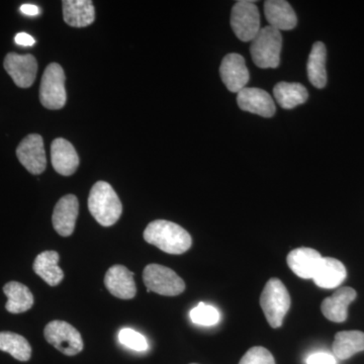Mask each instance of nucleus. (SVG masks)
Wrapping results in <instances>:
<instances>
[{
	"label": "nucleus",
	"instance_id": "nucleus-5",
	"mask_svg": "<svg viewBox=\"0 0 364 364\" xmlns=\"http://www.w3.org/2000/svg\"><path fill=\"white\" fill-rule=\"evenodd\" d=\"M143 280L148 293L153 291L161 296H176L186 289L183 279L176 272L155 263L145 267Z\"/></svg>",
	"mask_w": 364,
	"mask_h": 364
},
{
	"label": "nucleus",
	"instance_id": "nucleus-28",
	"mask_svg": "<svg viewBox=\"0 0 364 364\" xmlns=\"http://www.w3.org/2000/svg\"><path fill=\"white\" fill-rule=\"evenodd\" d=\"M119 341L132 350L143 352L148 349V342L145 337L131 328H124L119 332Z\"/></svg>",
	"mask_w": 364,
	"mask_h": 364
},
{
	"label": "nucleus",
	"instance_id": "nucleus-4",
	"mask_svg": "<svg viewBox=\"0 0 364 364\" xmlns=\"http://www.w3.org/2000/svg\"><path fill=\"white\" fill-rule=\"evenodd\" d=\"M282 37L272 26L261 28L251 42L250 52L254 64L261 69L277 68L280 63Z\"/></svg>",
	"mask_w": 364,
	"mask_h": 364
},
{
	"label": "nucleus",
	"instance_id": "nucleus-7",
	"mask_svg": "<svg viewBox=\"0 0 364 364\" xmlns=\"http://www.w3.org/2000/svg\"><path fill=\"white\" fill-rule=\"evenodd\" d=\"M231 26L235 35L243 42H252L260 32V14L255 1L240 0L232 9Z\"/></svg>",
	"mask_w": 364,
	"mask_h": 364
},
{
	"label": "nucleus",
	"instance_id": "nucleus-8",
	"mask_svg": "<svg viewBox=\"0 0 364 364\" xmlns=\"http://www.w3.org/2000/svg\"><path fill=\"white\" fill-rule=\"evenodd\" d=\"M45 338L55 348L67 356H74L83 349L80 333L65 321L55 320L46 326Z\"/></svg>",
	"mask_w": 364,
	"mask_h": 364
},
{
	"label": "nucleus",
	"instance_id": "nucleus-11",
	"mask_svg": "<svg viewBox=\"0 0 364 364\" xmlns=\"http://www.w3.org/2000/svg\"><path fill=\"white\" fill-rule=\"evenodd\" d=\"M220 74L228 90L234 93H238L245 88L250 78L245 59L237 53H231L224 57L220 67Z\"/></svg>",
	"mask_w": 364,
	"mask_h": 364
},
{
	"label": "nucleus",
	"instance_id": "nucleus-15",
	"mask_svg": "<svg viewBox=\"0 0 364 364\" xmlns=\"http://www.w3.org/2000/svg\"><path fill=\"white\" fill-rule=\"evenodd\" d=\"M323 257L317 250L301 247L294 249L287 255V265L291 272L304 279H313Z\"/></svg>",
	"mask_w": 364,
	"mask_h": 364
},
{
	"label": "nucleus",
	"instance_id": "nucleus-6",
	"mask_svg": "<svg viewBox=\"0 0 364 364\" xmlns=\"http://www.w3.org/2000/svg\"><path fill=\"white\" fill-rule=\"evenodd\" d=\"M65 73L57 63L45 69L40 87V102L48 109H61L66 105Z\"/></svg>",
	"mask_w": 364,
	"mask_h": 364
},
{
	"label": "nucleus",
	"instance_id": "nucleus-31",
	"mask_svg": "<svg viewBox=\"0 0 364 364\" xmlns=\"http://www.w3.org/2000/svg\"><path fill=\"white\" fill-rule=\"evenodd\" d=\"M14 41H16V44L20 46H33L36 43L32 36L26 33H18L14 38Z\"/></svg>",
	"mask_w": 364,
	"mask_h": 364
},
{
	"label": "nucleus",
	"instance_id": "nucleus-13",
	"mask_svg": "<svg viewBox=\"0 0 364 364\" xmlns=\"http://www.w3.org/2000/svg\"><path fill=\"white\" fill-rule=\"evenodd\" d=\"M79 213L77 198L67 195L60 198L53 212V227L60 236L68 237L73 234Z\"/></svg>",
	"mask_w": 364,
	"mask_h": 364
},
{
	"label": "nucleus",
	"instance_id": "nucleus-2",
	"mask_svg": "<svg viewBox=\"0 0 364 364\" xmlns=\"http://www.w3.org/2000/svg\"><path fill=\"white\" fill-rule=\"evenodd\" d=\"M88 208L98 224L111 227L121 218L123 205L111 184L98 181L91 188Z\"/></svg>",
	"mask_w": 364,
	"mask_h": 364
},
{
	"label": "nucleus",
	"instance_id": "nucleus-12",
	"mask_svg": "<svg viewBox=\"0 0 364 364\" xmlns=\"http://www.w3.org/2000/svg\"><path fill=\"white\" fill-rule=\"evenodd\" d=\"M237 102L242 111L259 114L263 117H272L277 112L269 93L260 88H243L237 95Z\"/></svg>",
	"mask_w": 364,
	"mask_h": 364
},
{
	"label": "nucleus",
	"instance_id": "nucleus-19",
	"mask_svg": "<svg viewBox=\"0 0 364 364\" xmlns=\"http://www.w3.org/2000/svg\"><path fill=\"white\" fill-rule=\"evenodd\" d=\"M346 277V268L341 261L332 257H323L313 280L321 289H331L340 287Z\"/></svg>",
	"mask_w": 364,
	"mask_h": 364
},
{
	"label": "nucleus",
	"instance_id": "nucleus-16",
	"mask_svg": "<svg viewBox=\"0 0 364 364\" xmlns=\"http://www.w3.org/2000/svg\"><path fill=\"white\" fill-rule=\"evenodd\" d=\"M53 168L59 174L70 176L78 168L79 157L73 145L65 139H55L51 145Z\"/></svg>",
	"mask_w": 364,
	"mask_h": 364
},
{
	"label": "nucleus",
	"instance_id": "nucleus-32",
	"mask_svg": "<svg viewBox=\"0 0 364 364\" xmlns=\"http://www.w3.org/2000/svg\"><path fill=\"white\" fill-rule=\"evenodd\" d=\"M21 11L26 16H35L40 14V9L35 4H23L21 7Z\"/></svg>",
	"mask_w": 364,
	"mask_h": 364
},
{
	"label": "nucleus",
	"instance_id": "nucleus-14",
	"mask_svg": "<svg viewBox=\"0 0 364 364\" xmlns=\"http://www.w3.org/2000/svg\"><path fill=\"white\" fill-rule=\"evenodd\" d=\"M105 284L107 291L117 299H131L136 294L134 272L123 265H114L107 270Z\"/></svg>",
	"mask_w": 364,
	"mask_h": 364
},
{
	"label": "nucleus",
	"instance_id": "nucleus-9",
	"mask_svg": "<svg viewBox=\"0 0 364 364\" xmlns=\"http://www.w3.org/2000/svg\"><path fill=\"white\" fill-rule=\"evenodd\" d=\"M16 156L31 173H43L47 166V158L42 136L38 134L26 136L16 149Z\"/></svg>",
	"mask_w": 364,
	"mask_h": 364
},
{
	"label": "nucleus",
	"instance_id": "nucleus-3",
	"mask_svg": "<svg viewBox=\"0 0 364 364\" xmlns=\"http://www.w3.org/2000/svg\"><path fill=\"white\" fill-rule=\"evenodd\" d=\"M291 296L282 280H268L261 294L260 306L267 322L272 328H279L282 325L291 308Z\"/></svg>",
	"mask_w": 364,
	"mask_h": 364
},
{
	"label": "nucleus",
	"instance_id": "nucleus-18",
	"mask_svg": "<svg viewBox=\"0 0 364 364\" xmlns=\"http://www.w3.org/2000/svg\"><path fill=\"white\" fill-rule=\"evenodd\" d=\"M264 14L269 26L279 32L293 30L298 23V18L293 7L286 0L265 1Z\"/></svg>",
	"mask_w": 364,
	"mask_h": 364
},
{
	"label": "nucleus",
	"instance_id": "nucleus-30",
	"mask_svg": "<svg viewBox=\"0 0 364 364\" xmlns=\"http://www.w3.org/2000/svg\"><path fill=\"white\" fill-rule=\"evenodd\" d=\"M306 364H337L336 358L328 352H315L306 358Z\"/></svg>",
	"mask_w": 364,
	"mask_h": 364
},
{
	"label": "nucleus",
	"instance_id": "nucleus-23",
	"mask_svg": "<svg viewBox=\"0 0 364 364\" xmlns=\"http://www.w3.org/2000/svg\"><path fill=\"white\" fill-rule=\"evenodd\" d=\"M333 355L340 360H346L354 354L364 350V333L361 331H342L335 335Z\"/></svg>",
	"mask_w": 364,
	"mask_h": 364
},
{
	"label": "nucleus",
	"instance_id": "nucleus-33",
	"mask_svg": "<svg viewBox=\"0 0 364 364\" xmlns=\"http://www.w3.org/2000/svg\"><path fill=\"white\" fill-rule=\"evenodd\" d=\"M191 364H196V363H191Z\"/></svg>",
	"mask_w": 364,
	"mask_h": 364
},
{
	"label": "nucleus",
	"instance_id": "nucleus-21",
	"mask_svg": "<svg viewBox=\"0 0 364 364\" xmlns=\"http://www.w3.org/2000/svg\"><path fill=\"white\" fill-rule=\"evenodd\" d=\"M59 254L56 251H44L33 261V272L49 286H58L64 279V272L59 267Z\"/></svg>",
	"mask_w": 364,
	"mask_h": 364
},
{
	"label": "nucleus",
	"instance_id": "nucleus-25",
	"mask_svg": "<svg viewBox=\"0 0 364 364\" xmlns=\"http://www.w3.org/2000/svg\"><path fill=\"white\" fill-rule=\"evenodd\" d=\"M273 95L280 107L284 109H291L305 104L309 97L305 86L296 82L277 83L273 88Z\"/></svg>",
	"mask_w": 364,
	"mask_h": 364
},
{
	"label": "nucleus",
	"instance_id": "nucleus-26",
	"mask_svg": "<svg viewBox=\"0 0 364 364\" xmlns=\"http://www.w3.org/2000/svg\"><path fill=\"white\" fill-rule=\"evenodd\" d=\"M0 350L20 361H28L32 356V347L28 340L13 332H0Z\"/></svg>",
	"mask_w": 364,
	"mask_h": 364
},
{
	"label": "nucleus",
	"instance_id": "nucleus-22",
	"mask_svg": "<svg viewBox=\"0 0 364 364\" xmlns=\"http://www.w3.org/2000/svg\"><path fill=\"white\" fill-rule=\"evenodd\" d=\"M326 58H327V51H326L324 43L316 42L309 56L306 72H308L309 80L317 88H324L327 85Z\"/></svg>",
	"mask_w": 364,
	"mask_h": 364
},
{
	"label": "nucleus",
	"instance_id": "nucleus-1",
	"mask_svg": "<svg viewBox=\"0 0 364 364\" xmlns=\"http://www.w3.org/2000/svg\"><path fill=\"white\" fill-rule=\"evenodd\" d=\"M143 236L147 243L156 246L163 252L173 255L186 253L193 244L188 231L176 223L165 220L151 222Z\"/></svg>",
	"mask_w": 364,
	"mask_h": 364
},
{
	"label": "nucleus",
	"instance_id": "nucleus-29",
	"mask_svg": "<svg viewBox=\"0 0 364 364\" xmlns=\"http://www.w3.org/2000/svg\"><path fill=\"white\" fill-rule=\"evenodd\" d=\"M239 364H275V360L267 348L256 346L246 352Z\"/></svg>",
	"mask_w": 364,
	"mask_h": 364
},
{
	"label": "nucleus",
	"instance_id": "nucleus-27",
	"mask_svg": "<svg viewBox=\"0 0 364 364\" xmlns=\"http://www.w3.org/2000/svg\"><path fill=\"white\" fill-rule=\"evenodd\" d=\"M191 321L196 324L202 326H213L218 324L220 321V313L215 306L198 304L191 311Z\"/></svg>",
	"mask_w": 364,
	"mask_h": 364
},
{
	"label": "nucleus",
	"instance_id": "nucleus-24",
	"mask_svg": "<svg viewBox=\"0 0 364 364\" xmlns=\"http://www.w3.org/2000/svg\"><path fill=\"white\" fill-rule=\"evenodd\" d=\"M4 293L7 296L6 309L9 313H25L32 309L33 296L25 284L18 282H9L4 287Z\"/></svg>",
	"mask_w": 364,
	"mask_h": 364
},
{
	"label": "nucleus",
	"instance_id": "nucleus-10",
	"mask_svg": "<svg viewBox=\"0 0 364 364\" xmlns=\"http://www.w3.org/2000/svg\"><path fill=\"white\" fill-rule=\"evenodd\" d=\"M4 69L21 88H28L35 82L38 72V62L33 55H18L9 53L4 59Z\"/></svg>",
	"mask_w": 364,
	"mask_h": 364
},
{
	"label": "nucleus",
	"instance_id": "nucleus-17",
	"mask_svg": "<svg viewBox=\"0 0 364 364\" xmlns=\"http://www.w3.org/2000/svg\"><path fill=\"white\" fill-rule=\"evenodd\" d=\"M356 291L352 287H341L321 305L323 315L329 321L342 323L348 317V306L356 299Z\"/></svg>",
	"mask_w": 364,
	"mask_h": 364
},
{
	"label": "nucleus",
	"instance_id": "nucleus-20",
	"mask_svg": "<svg viewBox=\"0 0 364 364\" xmlns=\"http://www.w3.org/2000/svg\"><path fill=\"white\" fill-rule=\"evenodd\" d=\"M62 4L63 18L67 25L85 28L95 21V6L90 0H65Z\"/></svg>",
	"mask_w": 364,
	"mask_h": 364
}]
</instances>
